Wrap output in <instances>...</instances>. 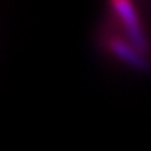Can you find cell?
Returning <instances> with one entry per match:
<instances>
[{"instance_id": "obj_1", "label": "cell", "mask_w": 151, "mask_h": 151, "mask_svg": "<svg viewBox=\"0 0 151 151\" xmlns=\"http://www.w3.org/2000/svg\"><path fill=\"white\" fill-rule=\"evenodd\" d=\"M111 6L119 13V16L123 22V28L132 40V46L137 50L142 51L147 47V41H145V37L142 34V27L139 24V19H138V15H137L134 6L129 1H123V0L113 1Z\"/></svg>"}, {"instance_id": "obj_2", "label": "cell", "mask_w": 151, "mask_h": 151, "mask_svg": "<svg viewBox=\"0 0 151 151\" xmlns=\"http://www.w3.org/2000/svg\"><path fill=\"white\" fill-rule=\"evenodd\" d=\"M110 49L111 51L119 56L123 62H126L128 65L134 66V68H138V69H144L145 68V63H144V59L139 56V50H137L134 46H129L128 43H125L123 40H119V38H113L110 41Z\"/></svg>"}]
</instances>
